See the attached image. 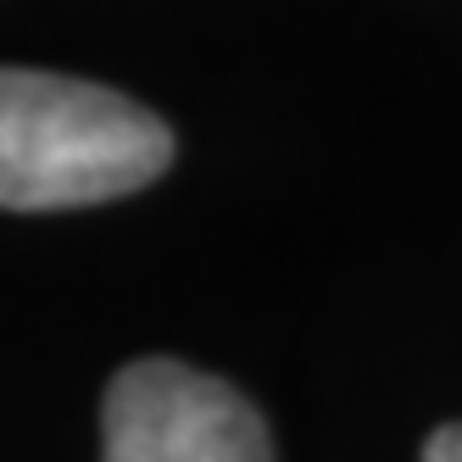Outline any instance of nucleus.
I'll use <instances>...</instances> for the list:
<instances>
[{"label":"nucleus","mask_w":462,"mask_h":462,"mask_svg":"<svg viewBox=\"0 0 462 462\" xmlns=\"http://www.w3.org/2000/svg\"><path fill=\"white\" fill-rule=\"evenodd\" d=\"M173 134L117 89L6 68L0 79V207L68 212L156 184Z\"/></svg>","instance_id":"nucleus-1"},{"label":"nucleus","mask_w":462,"mask_h":462,"mask_svg":"<svg viewBox=\"0 0 462 462\" xmlns=\"http://www.w3.org/2000/svg\"><path fill=\"white\" fill-rule=\"evenodd\" d=\"M101 462H273V440L228 379L145 356L106 384Z\"/></svg>","instance_id":"nucleus-2"},{"label":"nucleus","mask_w":462,"mask_h":462,"mask_svg":"<svg viewBox=\"0 0 462 462\" xmlns=\"http://www.w3.org/2000/svg\"><path fill=\"white\" fill-rule=\"evenodd\" d=\"M423 462H462V423H440L423 446Z\"/></svg>","instance_id":"nucleus-3"}]
</instances>
